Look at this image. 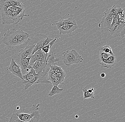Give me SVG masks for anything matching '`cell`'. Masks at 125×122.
Returning <instances> with one entry per match:
<instances>
[{"label": "cell", "mask_w": 125, "mask_h": 122, "mask_svg": "<svg viewBox=\"0 0 125 122\" xmlns=\"http://www.w3.org/2000/svg\"><path fill=\"white\" fill-rule=\"evenodd\" d=\"M48 72V71L45 70L42 73H36L35 70L32 68L29 73L22 76L24 80L22 82L25 85L24 89L27 90L34 84L51 83L47 79L46 76Z\"/></svg>", "instance_id": "cell-1"}, {"label": "cell", "mask_w": 125, "mask_h": 122, "mask_svg": "<svg viewBox=\"0 0 125 122\" xmlns=\"http://www.w3.org/2000/svg\"><path fill=\"white\" fill-rule=\"evenodd\" d=\"M62 54V62L68 67L82 63L83 60L82 57L75 49L67 50L63 52Z\"/></svg>", "instance_id": "cell-2"}, {"label": "cell", "mask_w": 125, "mask_h": 122, "mask_svg": "<svg viewBox=\"0 0 125 122\" xmlns=\"http://www.w3.org/2000/svg\"><path fill=\"white\" fill-rule=\"evenodd\" d=\"M40 104H33L29 109H24L22 111L16 113L18 117L20 120L29 121L31 120L38 111H40Z\"/></svg>", "instance_id": "cell-3"}, {"label": "cell", "mask_w": 125, "mask_h": 122, "mask_svg": "<svg viewBox=\"0 0 125 122\" xmlns=\"http://www.w3.org/2000/svg\"><path fill=\"white\" fill-rule=\"evenodd\" d=\"M31 57L25 58H20L15 55L12 58L16 63L20 66L22 75H25L30 71L32 67L30 65Z\"/></svg>", "instance_id": "cell-4"}, {"label": "cell", "mask_w": 125, "mask_h": 122, "mask_svg": "<svg viewBox=\"0 0 125 122\" xmlns=\"http://www.w3.org/2000/svg\"><path fill=\"white\" fill-rule=\"evenodd\" d=\"M3 43L6 45L9 49L12 50L18 46V39L11 34L10 29L7 33L4 34V38L2 40Z\"/></svg>", "instance_id": "cell-5"}, {"label": "cell", "mask_w": 125, "mask_h": 122, "mask_svg": "<svg viewBox=\"0 0 125 122\" xmlns=\"http://www.w3.org/2000/svg\"><path fill=\"white\" fill-rule=\"evenodd\" d=\"M125 23L120 22L115 24L108 32L112 35L115 37H125Z\"/></svg>", "instance_id": "cell-6"}, {"label": "cell", "mask_w": 125, "mask_h": 122, "mask_svg": "<svg viewBox=\"0 0 125 122\" xmlns=\"http://www.w3.org/2000/svg\"><path fill=\"white\" fill-rule=\"evenodd\" d=\"M48 54H46L41 49L39 50L31 56L30 61V65L32 66L36 61L46 62Z\"/></svg>", "instance_id": "cell-7"}, {"label": "cell", "mask_w": 125, "mask_h": 122, "mask_svg": "<svg viewBox=\"0 0 125 122\" xmlns=\"http://www.w3.org/2000/svg\"><path fill=\"white\" fill-rule=\"evenodd\" d=\"M8 70H9L14 75L19 78L22 81L23 79L22 77V73L20 66L16 63L13 58H12Z\"/></svg>", "instance_id": "cell-8"}, {"label": "cell", "mask_w": 125, "mask_h": 122, "mask_svg": "<svg viewBox=\"0 0 125 122\" xmlns=\"http://www.w3.org/2000/svg\"><path fill=\"white\" fill-rule=\"evenodd\" d=\"M113 18L110 16H103L98 27L101 29V33H104L108 32L109 26L112 23Z\"/></svg>", "instance_id": "cell-9"}, {"label": "cell", "mask_w": 125, "mask_h": 122, "mask_svg": "<svg viewBox=\"0 0 125 122\" xmlns=\"http://www.w3.org/2000/svg\"><path fill=\"white\" fill-rule=\"evenodd\" d=\"M35 46V44L26 45L25 48L18 54H15L17 57L20 58H25L31 56Z\"/></svg>", "instance_id": "cell-10"}, {"label": "cell", "mask_w": 125, "mask_h": 122, "mask_svg": "<svg viewBox=\"0 0 125 122\" xmlns=\"http://www.w3.org/2000/svg\"><path fill=\"white\" fill-rule=\"evenodd\" d=\"M78 25H67L57 28L60 35L67 34L70 36H72V33L78 28Z\"/></svg>", "instance_id": "cell-11"}, {"label": "cell", "mask_w": 125, "mask_h": 122, "mask_svg": "<svg viewBox=\"0 0 125 122\" xmlns=\"http://www.w3.org/2000/svg\"><path fill=\"white\" fill-rule=\"evenodd\" d=\"M32 68L35 70L36 73H42L45 70H50V66L48 65L47 62H41L36 61L31 66Z\"/></svg>", "instance_id": "cell-12"}, {"label": "cell", "mask_w": 125, "mask_h": 122, "mask_svg": "<svg viewBox=\"0 0 125 122\" xmlns=\"http://www.w3.org/2000/svg\"><path fill=\"white\" fill-rule=\"evenodd\" d=\"M47 37V36L43 34H37L35 37H30L25 43L26 45L32 44L36 45L37 43L45 41Z\"/></svg>", "instance_id": "cell-13"}, {"label": "cell", "mask_w": 125, "mask_h": 122, "mask_svg": "<svg viewBox=\"0 0 125 122\" xmlns=\"http://www.w3.org/2000/svg\"><path fill=\"white\" fill-rule=\"evenodd\" d=\"M41 118L40 111H38L34 117L29 121H23L20 120L16 113H12L9 122H38Z\"/></svg>", "instance_id": "cell-14"}, {"label": "cell", "mask_w": 125, "mask_h": 122, "mask_svg": "<svg viewBox=\"0 0 125 122\" xmlns=\"http://www.w3.org/2000/svg\"><path fill=\"white\" fill-rule=\"evenodd\" d=\"M76 23L75 20L73 17L69 18L66 19H61L59 21L55 23V25H56L57 28H59L67 25L76 24Z\"/></svg>", "instance_id": "cell-15"}, {"label": "cell", "mask_w": 125, "mask_h": 122, "mask_svg": "<svg viewBox=\"0 0 125 122\" xmlns=\"http://www.w3.org/2000/svg\"><path fill=\"white\" fill-rule=\"evenodd\" d=\"M59 59L56 57L54 53L52 52L51 54H48L47 59V64L49 66L50 65H57L58 63Z\"/></svg>", "instance_id": "cell-16"}, {"label": "cell", "mask_w": 125, "mask_h": 122, "mask_svg": "<svg viewBox=\"0 0 125 122\" xmlns=\"http://www.w3.org/2000/svg\"><path fill=\"white\" fill-rule=\"evenodd\" d=\"M100 64L102 67L111 68L116 64V62H111L107 59H103L100 60Z\"/></svg>", "instance_id": "cell-17"}, {"label": "cell", "mask_w": 125, "mask_h": 122, "mask_svg": "<svg viewBox=\"0 0 125 122\" xmlns=\"http://www.w3.org/2000/svg\"><path fill=\"white\" fill-rule=\"evenodd\" d=\"M116 8L115 5H113L112 7L107 10L106 11L104 12V16H110L113 18L117 16L115 10Z\"/></svg>", "instance_id": "cell-18"}, {"label": "cell", "mask_w": 125, "mask_h": 122, "mask_svg": "<svg viewBox=\"0 0 125 122\" xmlns=\"http://www.w3.org/2000/svg\"><path fill=\"white\" fill-rule=\"evenodd\" d=\"M57 39V37H55V38L53 39L52 41H51L47 45L44 46L43 48H42L41 49V50H42L46 54H49L51 48L53 46V45L54 44L55 42V41H56Z\"/></svg>", "instance_id": "cell-19"}, {"label": "cell", "mask_w": 125, "mask_h": 122, "mask_svg": "<svg viewBox=\"0 0 125 122\" xmlns=\"http://www.w3.org/2000/svg\"><path fill=\"white\" fill-rule=\"evenodd\" d=\"M63 90V89L59 88L58 86L55 85L53 86V88L48 94V96L50 97H52L55 95L60 94Z\"/></svg>", "instance_id": "cell-20"}, {"label": "cell", "mask_w": 125, "mask_h": 122, "mask_svg": "<svg viewBox=\"0 0 125 122\" xmlns=\"http://www.w3.org/2000/svg\"><path fill=\"white\" fill-rule=\"evenodd\" d=\"M30 35L27 33H25L18 39V46L25 43L30 37Z\"/></svg>", "instance_id": "cell-21"}, {"label": "cell", "mask_w": 125, "mask_h": 122, "mask_svg": "<svg viewBox=\"0 0 125 122\" xmlns=\"http://www.w3.org/2000/svg\"><path fill=\"white\" fill-rule=\"evenodd\" d=\"M64 81V80H62L58 77H57L55 78L51 79L50 81L51 83L52 84L53 86H55V85L58 86L59 85L63 84Z\"/></svg>", "instance_id": "cell-22"}, {"label": "cell", "mask_w": 125, "mask_h": 122, "mask_svg": "<svg viewBox=\"0 0 125 122\" xmlns=\"http://www.w3.org/2000/svg\"><path fill=\"white\" fill-rule=\"evenodd\" d=\"M11 33L14 36L16 39H18L20 36H21L25 33L22 30H17L14 28L10 31Z\"/></svg>", "instance_id": "cell-23"}, {"label": "cell", "mask_w": 125, "mask_h": 122, "mask_svg": "<svg viewBox=\"0 0 125 122\" xmlns=\"http://www.w3.org/2000/svg\"><path fill=\"white\" fill-rule=\"evenodd\" d=\"M83 94V99H86L88 98H94V94L90 93L87 91V87L84 88L82 89Z\"/></svg>", "instance_id": "cell-24"}, {"label": "cell", "mask_w": 125, "mask_h": 122, "mask_svg": "<svg viewBox=\"0 0 125 122\" xmlns=\"http://www.w3.org/2000/svg\"><path fill=\"white\" fill-rule=\"evenodd\" d=\"M50 70L49 71H51L53 73H59V72H61L63 70L62 69L61 67L57 65H50Z\"/></svg>", "instance_id": "cell-25"}, {"label": "cell", "mask_w": 125, "mask_h": 122, "mask_svg": "<svg viewBox=\"0 0 125 122\" xmlns=\"http://www.w3.org/2000/svg\"><path fill=\"white\" fill-rule=\"evenodd\" d=\"M100 50L107 54L113 55V53L111 47L109 46L106 45L102 47L101 48Z\"/></svg>", "instance_id": "cell-26"}, {"label": "cell", "mask_w": 125, "mask_h": 122, "mask_svg": "<svg viewBox=\"0 0 125 122\" xmlns=\"http://www.w3.org/2000/svg\"><path fill=\"white\" fill-rule=\"evenodd\" d=\"M110 54H108L104 52H102L100 50V55H99V57H100V60L103 59H107L108 57H109L110 56Z\"/></svg>", "instance_id": "cell-27"}, {"label": "cell", "mask_w": 125, "mask_h": 122, "mask_svg": "<svg viewBox=\"0 0 125 122\" xmlns=\"http://www.w3.org/2000/svg\"><path fill=\"white\" fill-rule=\"evenodd\" d=\"M47 74H48V76L47 77V79L48 80L50 81L51 79L55 78L57 77V74L55 73H53L51 72V71H49L48 73Z\"/></svg>", "instance_id": "cell-28"}, {"label": "cell", "mask_w": 125, "mask_h": 122, "mask_svg": "<svg viewBox=\"0 0 125 122\" xmlns=\"http://www.w3.org/2000/svg\"><path fill=\"white\" fill-rule=\"evenodd\" d=\"M56 74H57V77L63 80H64L66 76V73L64 70L62 71L61 72L57 73Z\"/></svg>", "instance_id": "cell-29"}, {"label": "cell", "mask_w": 125, "mask_h": 122, "mask_svg": "<svg viewBox=\"0 0 125 122\" xmlns=\"http://www.w3.org/2000/svg\"><path fill=\"white\" fill-rule=\"evenodd\" d=\"M107 59L111 62H116V57L114 54L110 55Z\"/></svg>", "instance_id": "cell-30"}, {"label": "cell", "mask_w": 125, "mask_h": 122, "mask_svg": "<svg viewBox=\"0 0 125 122\" xmlns=\"http://www.w3.org/2000/svg\"><path fill=\"white\" fill-rule=\"evenodd\" d=\"M115 10L116 14L117 15L118 14H124L123 12H124L125 9H123L122 8H115Z\"/></svg>", "instance_id": "cell-31"}, {"label": "cell", "mask_w": 125, "mask_h": 122, "mask_svg": "<svg viewBox=\"0 0 125 122\" xmlns=\"http://www.w3.org/2000/svg\"><path fill=\"white\" fill-rule=\"evenodd\" d=\"M101 77L102 78H104L105 77V73H102L101 74Z\"/></svg>", "instance_id": "cell-32"}, {"label": "cell", "mask_w": 125, "mask_h": 122, "mask_svg": "<svg viewBox=\"0 0 125 122\" xmlns=\"http://www.w3.org/2000/svg\"><path fill=\"white\" fill-rule=\"evenodd\" d=\"M87 91H88L90 93H92V94H94V92H93V91H92V90H91V88L89 89L88 90L87 89Z\"/></svg>", "instance_id": "cell-33"}, {"label": "cell", "mask_w": 125, "mask_h": 122, "mask_svg": "<svg viewBox=\"0 0 125 122\" xmlns=\"http://www.w3.org/2000/svg\"><path fill=\"white\" fill-rule=\"evenodd\" d=\"M91 89L93 92H94V91H96V89L94 88H91Z\"/></svg>", "instance_id": "cell-34"}, {"label": "cell", "mask_w": 125, "mask_h": 122, "mask_svg": "<svg viewBox=\"0 0 125 122\" xmlns=\"http://www.w3.org/2000/svg\"><path fill=\"white\" fill-rule=\"evenodd\" d=\"M20 109V107H19V106H18L17 107H16V109H17V110H19Z\"/></svg>", "instance_id": "cell-35"}, {"label": "cell", "mask_w": 125, "mask_h": 122, "mask_svg": "<svg viewBox=\"0 0 125 122\" xmlns=\"http://www.w3.org/2000/svg\"><path fill=\"white\" fill-rule=\"evenodd\" d=\"M75 117L76 118H78V117H79V116H78V115H76L75 116Z\"/></svg>", "instance_id": "cell-36"}]
</instances>
